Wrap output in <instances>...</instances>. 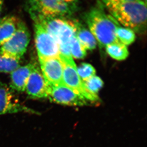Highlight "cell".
I'll return each instance as SVG.
<instances>
[{
  "mask_svg": "<svg viewBox=\"0 0 147 147\" xmlns=\"http://www.w3.org/2000/svg\"><path fill=\"white\" fill-rule=\"evenodd\" d=\"M110 15L122 27L135 32H143L147 24V4L142 0H100Z\"/></svg>",
  "mask_w": 147,
  "mask_h": 147,
  "instance_id": "1",
  "label": "cell"
},
{
  "mask_svg": "<svg viewBox=\"0 0 147 147\" xmlns=\"http://www.w3.org/2000/svg\"><path fill=\"white\" fill-rule=\"evenodd\" d=\"M85 20L89 30L100 47L120 42L115 35V30L119 24L101 7H95L86 13Z\"/></svg>",
  "mask_w": 147,
  "mask_h": 147,
  "instance_id": "2",
  "label": "cell"
},
{
  "mask_svg": "<svg viewBox=\"0 0 147 147\" xmlns=\"http://www.w3.org/2000/svg\"><path fill=\"white\" fill-rule=\"evenodd\" d=\"M78 0H30L29 11L33 21L46 17L64 18L75 11Z\"/></svg>",
  "mask_w": 147,
  "mask_h": 147,
  "instance_id": "3",
  "label": "cell"
},
{
  "mask_svg": "<svg viewBox=\"0 0 147 147\" xmlns=\"http://www.w3.org/2000/svg\"><path fill=\"white\" fill-rule=\"evenodd\" d=\"M63 64V83L74 91L90 101H97L98 97L90 93L77 72L76 65L73 58L60 56Z\"/></svg>",
  "mask_w": 147,
  "mask_h": 147,
  "instance_id": "4",
  "label": "cell"
},
{
  "mask_svg": "<svg viewBox=\"0 0 147 147\" xmlns=\"http://www.w3.org/2000/svg\"><path fill=\"white\" fill-rule=\"evenodd\" d=\"M30 40L29 31L25 24L20 21L15 33L1 46L0 54L20 60L26 51Z\"/></svg>",
  "mask_w": 147,
  "mask_h": 147,
  "instance_id": "5",
  "label": "cell"
},
{
  "mask_svg": "<svg viewBox=\"0 0 147 147\" xmlns=\"http://www.w3.org/2000/svg\"><path fill=\"white\" fill-rule=\"evenodd\" d=\"M35 43L39 60L60 56L58 45L39 21H34Z\"/></svg>",
  "mask_w": 147,
  "mask_h": 147,
  "instance_id": "6",
  "label": "cell"
},
{
  "mask_svg": "<svg viewBox=\"0 0 147 147\" xmlns=\"http://www.w3.org/2000/svg\"><path fill=\"white\" fill-rule=\"evenodd\" d=\"M46 85L48 97L52 101L63 105L75 106H82L88 104V100L63 83L53 85L46 83Z\"/></svg>",
  "mask_w": 147,
  "mask_h": 147,
  "instance_id": "7",
  "label": "cell"
},
{
  "mask_svg": "<svg viewBox=\"0 0 147 147\" xmlns=\"http://www.w3.org/2000/svg\"><path fill=\"white\" fill-rule=\"evenodd\" d=\"M19 112L37 114L34 110L20 103L10 88L0 81V114Z\"/></svg>",
  "mask_w": 147,
  "mask_h": 147,
  "instance_id": "8",
  "label": "cell"
},
{
  "mask_svg": "<svg viewBox=\"0 0 147 147\" xmlns=\"http://www.w3.org/2000/svg\"><path fill=\"white\" fill-rule=\"evenodd\" d=\"M39 61L42 74L46 83L53 85L63 83V64L60 56Z\"/></svg>",
  "mask_w": 147,
  "mask_h": 147,
  "instance_id": "9",
  "label": "cell"
},
{
  "mask_svg": "<svg viewBox=\"0 0 147 147\" xmlns=\"http://www.w3.org/2000/svg\"><path fill=\"white\" fill-rule=\"evenodd\" d=\"M25 90L28 97L32 99L48 97L47 86L42 73L35 65L28 79Z\"/></svg>",
  "mask_w": 147,
  "mask_h": 147,
  "instance_id": "10",
  "label": "cell"
},
{
  "mask_svg": "<svg viewBox=\"0 0 147 147\" xmlns=\"http://www.w3.org/2000/svg\"><path fill=\"white\" fill-rule=\"evenodd\" d=\"M34 66V64L30 63L20 67L11 72V88L19 92L24 91L28 79Z\"/></svg>",
  "mask_w": 147,
  "mask_h": 147,
  "instance_id": "11",
  "label": "cell"
},
{
  "mask_svg": "<svg viewBox=\"0 0 147 147\" xmlns=\"http://www.w3.org/2000/svg\"><path fill=\"white\" fill-rule=\"evenodd\" d=\"M74 21L75 35L81 44L86 50H92L97 46V41L88 29L76 20Z\"/></svg>",
  "mask_w": 147,
  "mask_h": 147,
  "instance_id": "12",
  "label": "cell"
},
{
  "mask_svg": "<svg viewBox=\"0 0 147 147\" xmlns=\"http://www.w3.org/2000/svg\"><path fill=\"white\" fill-rule=\"evenodd\" d=\"M20 20L16 17H5L0 20V46L8 40L15 33Z\"/></svg>",
  "mask_w": 147,
  "mask_h": 147,
  "instance_id": "13",
  "label": "cell"
},
{
  "mask_svg": "<svg viewBox=\"0 0 147 147\" xmlns=\"http://www.w3.org/2000/svg\"><path fill=\"white\" fill-rule=\"evenodd\" d=\"M107 53L112 58L117 60L121 61L128 57L129 51L126 46L121 42L111 44L106 46Z\"/></svg>",
  "mask_w": 147,
  "mask_h": 147,
  "instance_id": "14",
  "label": "cell"
},
{
  "mask_svg": "<svg viewBox=\"0 0 147 147\" xmlns=\"http://www.w3.org/2000/svg\"><path fill=\"white\" fill-rule=\"evenodd\" d=\"M115 35L118 40L125 46H129L134 42L136 35L134 31L130 28L119 24L115 30Z\"/></svg>",
  "mask_w": 147,
  "mask_h": 147,
  "instance_id": "15",
  "label": "cell"
},
{
  "mask_svg": "<svg viewBox=\"0 0 147 147\" xmlns=\"http://www.w3.org/2000/svg\"><path fill=\"white\" fill-rule=\"evenodd\" d=\"M19 59L0 54V72H13L19 67Z\"/></svg>",
  "mask_w": 147,
  "mask_h": 147,
  "instance_id": "16",
  "label": "cell"
},
{
  "mask_svg": "<svg viewBox=\"0 0 147 147\" xmlns=\"http://www.w3.org/2000/svg\"><path fill=\"white\" fill-rule=\"evenodd\" d=\"M70 53L72 58L82 59L87 54V50L85 48L75 36V34L71 39L69 44Z\"/></svg>",
  "mask_w": 147,
  "mask_h": 147,
  "instance_id": "17",
  "label": "cell"
},
{
  "mask_svg": "<svg viewBox=\"0 0 147 147\" xmlns=\"http://www.w3.org/2000/svg\"><path fill=\"white\" fill-rule=\"evenodd\" d=\"M83 82L87 90L94 95H97L98 92L103 86L102 80L96 76H94Z\"/></svg>",
  "mask_w": 147,
  "mask_h": 147,
  "instance_id": "18",
  "label": "cell"
},
{
  "mask_svg": "<svg viewBox=\"0 0 147 147\" xmlns=\"http://www.w3.org/2000/svg\"><path fill=\"white\" fill-rule=\"evenodd\" d=\"M77 69L79 76L83 81L87 80L95 76V69L90 64L85 63H82Z\"/></svg>",
  "mask_w": 147,
  "mask_h": 147,
  "instance_id": "19",
  "label": "cell"
},
{
  "mask_svg": "<svg viewBox=\"0 0 147 147\" xmlns=\"http://www.w3.org/2000/svg\"><path fill=\"white\" fill-rule=\"evenodd\" d=\"M3 3L2 0H0V16H1V11H2V9H3Z\"/></svg>",
  "mask_w": 147,
  "mask_h": 147,
  "instance_id": "20",
  "label": "cell"
},
{
  "mask_svg": "<svg viewBox=\"0 0 147 147\" xmlns=\"http://www.w3.org/2000/svg\"><path fill=\"white\" fill-rule=\"evenodd\" d=\"M124 1H139V0H124Z\"/></svg>",
  "mask_w": 147,
  "mask_h": 147,
  "instance_id": "21",
  "label": "cell"
},
{
  "mask_svg": "<svg viewBox=\"0 0 147 147\" xmlns=\"http://www.w3.org/2000/svg\"><path fill=\"white\" fill-rule=\"evenodd\" d=\"M142 1L145 3H146L147 4V0H142Z\"/></svg>",
  "mask_w": 147,
  "mask_h": 147,
  "instance_id": "22",
  "label": "cell"
}]
</instances>
